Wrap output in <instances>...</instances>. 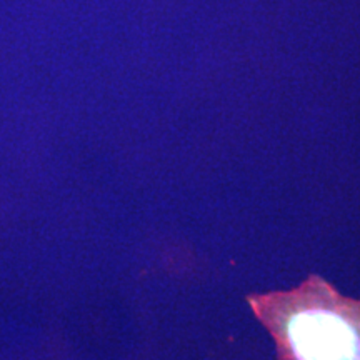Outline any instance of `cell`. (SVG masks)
Instances as JSON below:
<instances>
[{
	"label": "cell",
	"mask_w": 360,
	"mask_h": 360,
	"mask_svg": "<svg viewBox=\"0 0 360 360\" xmlns=\"http://www.w3.org/2000/svg\"><path fill=\"white\" fill-rule=\"evenodd\" d=\"M278 360H360V299L312 274L290 290L245 297Z\"/></svg>",
	"instance_id": "6da1fadb"
}]
</instances>
